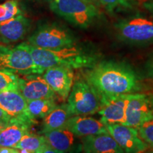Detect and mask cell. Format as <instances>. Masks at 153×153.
Segmentation results:
<instances>
[{
  "label": "cell",
  "instance_id": "cell-20",
  "mask_svg": "<svg viewBox=\"0 0 153 153\" xmlns=\"http://www.w3.org/2000/svg\"><path fill=\"white\" fill-rule=\"evenodd\" d=\"M71 116L68 104H63L59 106L57 105L45 117L43 118L41 133L44 134L47 132L64 128L69 118Z\"/></svg>",
  "mask_w": 153,
  "mask_h": 153
},
{
  "label": "cell",
  "instance_id": "cell-24",
  "mask_svg": "<svg viewBox=\"0 0 153 153\" xmlns=\"http://www.w3.org/2000/svg\"><path fill=\"white\" fill-rule=\"evenodd\" d=\"M106 9L107 12L113 14L120 9H131L133 0H96Z\"/></svg>",
  "mask_w": 153,
  "mask_h": 153
},
{
  "label": "cell",
  "instance_id": "cell-9",
  "mask_svg": "<svg viewBox=\"0 0 153 153\" xmlns=\"http://www.w3.org/2000/svg\"><path fill=\"white\" fill-rule=\"evenodd\" d=\"M131 94L101 97L99 110L100 120L105 125L125 124L128 103Z\"/></svg>",
  "mask_w": 153,
  "mask_h": 153
},
{
  "label": "cell",
  "instance_id": "cell-26",
  "mask_svg": "<svg viewBox=\"0 0 153 153\" xmlns=\"http://www.w3.org/2000/svg\"><path fill=\"white\" fill-rule=\"evenodd\" d=\"M145 76L153 81V51L149 55L144 65Z\"/></svg>",
  "mask_w": 153,
  "mask_h": 153
},
{
  "label": "cell",
  "instance_id": "cell-11",
  "mask_svg": "<svg viewBox=\"0 0 153 153\" xmlns=\"http://www.w3.org/2000/svg\"><path fill=\"white\" fill-rule=\"evenodd\" d=\"M19 75L18 90L26 101L41 99H54L57 96L41 74Z\"/></svg>",
  "mask_w": 153,
  "mask_h": 153
},
{
  "label": "cell",
  "instance_id": "cell-5",
  "mask_svg": "<svg viewBox=\"0 0 153 153\" xmlns=\"http://www.w3.org/2000/svg\"><path fill=\"white\" fill-rule=\"evenodd\" d=\"M0 71L12 72L21 76L43 74L44 70L36 64L22 43L18 45L0 43Z\"/></svg>",
  "mask_w": 153,
  "mask_h": 153
},
{
  "label": "cell",
  "instance_id": "cell-23",
  "mask_svg": "<svg viewBox=\"0 0 153 153\" xmlns=\"http://www.w3.org/2000/svg\"><path fill=\"white\" fill-rule=\"evenodd\" d=\"M18 74L0 71V91L18 90Z\"/></svg>",
  "mask_w": 153,
  "mask_h": 153
},
{
  "label": "cell",
  "instance_id": "cell-25",
  "mask_svg": "<svg viewBox=\"0 0 153 153\" xmlns=\"http://www.w3.org/2000/svg\"><path fill=\"white\" fill-rule=\"evenodd\" d=\"M137 131L143 140L153 148V118L142 124Z\"/></svg>",
  "mask_w": 153,
  "mask_h": 153
},
{
  "label": "cell",
  "instance_id": "cell-13",
  "mask_svg": "<svg viewBox=\"0 0 153 153\" xmlns=\"http://www.w3.org/2000/svg\"><path fill=\"white\" fill-rule=\"evenodd\" d=\"M0 108L13 118L36 122L28 114L27 101L19 90L0 91Z\"/></svg>",
  "mask_w": 153,
  "mask_h": 153
},
{
  "label": "cell",
  "instance_id": "cell-2",
  "mask_svg": "<svg viewBox=\"0 0 153 153\" xmlns=\"http://www.w3.org/2000/svg\"><path fill=\"white\" fill-rule=\"evenodd\" d=\"M22 44L31 55L36 64L44 71L57 66L70 67L74 70L89 68L99 62L97 55L75 45L47 50L35 47L28 43Z\"/></svg>",
  "mask_w": 153,
  "mask_h": 153
},
{
  "label": "cell",
  "instance_id": "cell-14",
  "mask_svg": "<svg viewBox=\"0 0 153 153\" xmlns=\"http://www.w3.org/2000/svg\"><path fill=\"white\" fill-rule=\"evenodd\" d=\"M31 22L24 14H19L0 22V43L9 44L22 40L29 30Z\"/></svg>",
  "mask_w": 153,
  "mask_h": 153
},
{
  "label": "cell",
  "instance_id": "cell-32",
  "mask_svg": "<svg viewBox=\"0 0 153 153\" xmlns=\"http://www.w3.org/2000/svg\"><path fill=\"white\" fill-rule=\"evenodd\" d=\"M85 1H88V2H90V3H93V4H94V0H85Z\"/></svg>",
  "mask_w": 153,
  "mask_h": 153
},
{
  "label": "cell",
  "instance_id": "cell-21",
  "mask_svg": "<svg viewBox=\"0 0 153 153\" xmlns=\"http://www.w3.org/2000/svg\"><path fill=\"white\" fill-rule=\"evenodd\" d=\"M56 106L54 99H34L27 101L28 114L35 121L38 118L45 117Z\"/></svg>",
  "mask_w": 153,
  "mask_h": 153
},
{
  "label": "cell",
  "instance_id": "cell-6",
  "mask_svg": "<svg viewBox=\"0 0 153 153\" xmlns=\"http://www.w3.org/2000/svg\"><path fill=\"white\" fill-rule=\"evenodd\" d=\"M67 99L72 116L95 114L101 106L100 95L83 77L74 81Z\"/></svg>",
  "mask_w": 153,
  "mask_h": 153
},
{
  "label": "cell",
  "instance_id": "cell-22",
  "mask_svg": "<svg viewBox=\"0 0 153 153\" xmlns=\"http://www.w3.org/2000/svg\"><path fill=\"white\" fill-rule=\"evenodd\" d=\"M23 14L17 0H7L0 4V22Z\"/></svg>",
  "mask_w": 153,
  "mask_h": 153
},
{
  "label": "cell",
  "instance_id": "cell-28",
  "mask_svg": "<svg viewBox=\"0 0 153 153\" xmlns=\"http://www.w3.org/2000/svg\"><path fill=\"white\" fill-rule=\"evenodd\" d=\"M18 149L11 147H0V153H19Z\"/></svg>",
  "mask_w": 153,
  "mask_h": 153
},
{
  "label": "cell",
  "instance_id": "cell-19",
  "mask_svg": "<svg viewBox=\"0 0 153 153\" xmlns=\"http://www.w3.org/2000/svg\"><path fill=\"white\" fill-rule=\"evenodd\" d=\"M22 153H55L57 152L48 144L44 135H24L19 142L14 147Z\"/></svg>",
  "mask_w": 153,
  "mask_h": 153
},
{
  "label": "cell",
  "instance_id": "cell-17",
  "mask_svg": "<svg viewBox=\"0 0 153 153\" xmlns=\"http://www.w3.org/2000/svg\"><path fill=\"white\" fill-rule=\"evenodd\" d=\"M33 123L28 120L12 118L7 127L0 133V147L14 148L24 135L28 133Z\"/></svg>",
  "mask_w": 153,
  "mask_h": 153
},
{
  "label": "cell",
  "instance_id": "cell-7",
  "mask_svg": "<svg viewBox=\"0 0 153 153\" xmlns=\"http://www.w3.org/2000/svg\"><path fill=\"white\" fill-rule=\"evenodd\" d=\"M28 43L40 48L53 50L75 43V38L66 28L57 24H45L38 26L28 38Z\"/></svg>",
  "mask_w": 153,
  "mask_h": 153
},
{
  "label": "cell",
  "instance_id": "cell-30",
  "mask_svg": "<svg viewBox=\"0 0 153 153\" xmlns=\"http://www.w3.org/2000/svg\"><path fill=\"white\" fill-rule=\"evenodd\" d=\"M11 120H0V133H1V132L4 129L6 128L7 127V126H8L9 123H10Z\"/></svg>",
  "mask_w": 153,
  "mask_h": 153
},
{
  "label": "cell",
  "instance_id": "cell-4",
  "mask_svg": "<svg viewBox=\"0 0 153 153\" xmlns=\"http://www.w3.org/2000/svg\"><path fill=\"white\" fill-rule=\"evenodd\" d=\"M49 7L66 22L83 29L91 26L99 16L95 4L85 0H51Z\"/></svg>",
  "mask_w": 153,
  "mask_h": 153
},
{
  "label": "cell",
  "instance_id": "cell-16",
  "mask_svg": "<svg viewBox=\"0 0 153 153\" xmlns=\"http://www.w3.org/2000/svg\"><path fill=\"white\" fill-rule=\"evenodd\" d=\"M65 127L76 137L108 133L106 126L94 118L87 116H72L69 118Z\"/></svg>",
  "mask_w": 153,
  "mask_h": 153
},
{
  "label": "cell",
  "instance_id": "cell-8",
  "mask_svg": "<svg viewBox=\"0 0 153 153\" xmlns=\"http://www.w3.org/2000/svg\"><path fill=\"white\" fill-rule=\"evenodd\" d=\"M153 118V98L144 94H131L124 125L138 128Z\"/></svg>",
  "mask_w": 153,
  "mask_h": 153
},
{
  "label": "cell",
  "instance_id": "cell-18",
  "mask_svg": "<svg viewBox=\"0 0 153 153\" xmlns=\"http://www.w3.org/2000/svg\"><path fill=\"white\" fill-rule=\"evenodd\" d=\"M46 141L57 153L68 152L73 149L76 141V135L67 128L54 130L44 133Z\"/></svg>",
  "mask_w": 153,
  "mask_h": 153
},
{
  "label": "cell",
  "instance_id": "cell-1",
  "mask_svg": "<svg viewBox=\"0 0 153 153\" xmlns=\"http://www.w3.org/2000/svg\"><path fill=\"white\" fill-rule=\"evenodd\" d=\"M83 70V78L97 91L100 97L133 94L140 90L138 75L125 62L103 60Z\"/></svg>",
  "mask_w": 153,
  "mask_h": 153
},
{
  "label": "cell",
  "instance_id": "cell-3",
  "mask_svg": "<svg viewBox=\"0 0 153 153\" xmlns=\"http://www.w3.org/2000/svg\"><path fill=\"white\" fill-rule=\"evenodd\" d=\"M116 37L123 43L133 46L153 44V18L135 14L119 19L114 24Z\"/></svg>",
  "mask_w": 153,
  "mask_h": 153
},
{
  "label": "cell",
  "instance_id": "cell-15",
  "mask_svg": "<svg viewBox=\"0 0 153 153\" xmlns=\"http://www.w3.org/2000/svg\"><path fill=\"white\" fill-rule=\"evenodd\" d=\"M82 150L87 153H123L124 151L108 133L82 137Z\"/></svg>",
  "mask_w": 153,
  "mask_h": 153
},
{
  "label": "cell",
  "instance_id": "cell-27",
  "mask_svg": "<svg viewBox=\"0 0 153 153\" xmlns=\"http://www.w3.org/2000/svg\"><path fill=\"white\" fill-rule=\"evenodd\" d=\"M143 7L148 11L151 17L153 18V0H148L143 4Z\"/></svg>",
  "mask_w": 153,
  "mask_h": 153
},
{
  "label": "cell",
  "instance_id": "cell-29",
  "mask_svg": "<svg viewBox=\"0 0 153 153\" xmlns=\"http://www.w3.org/2000/svg\"><path fill=\"white\" fill-rule=\"evenodd\" d=\"M12 118H11L8 114H7L4 111L0 108V120H10L11 119H12Z\"/></svg>",
  "mask_w": 153,
  "mask_h": 153
},
{
  "label": "cell",
  "instance_id": "cell-10",
  "mask_svg": "<svg viewBox=\"0 0 153 153\" xmlns=\"http://www.w3.org/2000/svg\"><path fill=\"white\" fill-rule=\"evenodd\" d=\"M106 128L108 133L125 152H143L148 148V145L140 137L135 128L118 123L108 124Z\"/></svg>",
  "mask_w": 153,
  "mask_h": 153
},
{
  "label": "cell",
  "instance_id": "cell-31",
  "mask_svg": "<svg viewBox=\"0 0 153 153\" xmlns=\"http://www.w3.org/2000/svg\"><path fill=\"white\" fill-rule=\"evenodd\" d=\"M31 1H38V2H41V1H43V2H50L51 0H31Z\"/></svg>",
  "mask_w": 153,
  "mask_h": 153
},
{
  "label": "cell",
  "instance_id": "cell-12",
  "mask_svg": "<svg viewBox=\"0 0 153 153\" xmlns=\"http://www.w3.org/2000/svg\"><path fill=\"white\" fill-rule=\"evenodd\" d=\"M42 76L57 97L62 100L68 99L74 83V69L65 66L52 67L46 69Z\"/></svg>",
  "mask_w": 153,
  "mask_h": 153
}]
</instances>
